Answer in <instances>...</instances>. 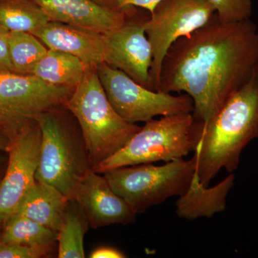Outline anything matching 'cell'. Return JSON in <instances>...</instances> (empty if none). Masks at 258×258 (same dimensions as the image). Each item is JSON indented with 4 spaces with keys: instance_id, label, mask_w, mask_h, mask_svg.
Wrapping results in <instances>:
<instances>
[{
    "instance_id": "cell-13",
    "label": "cell",
    "mask_w": 258,
    "mask_h": 258,
    "mask_svg": "<svg viewBox=\"0 0 258 258\" xmlns=\"http://www.w3.org/2000/svg\"><path fill=\"white\" fill-rule=\"evenodd\" d=\"M48 49L76 56L86 68L96 69L106 62L109 44L106 34L59 22L50 21L34 32Z\"/></svg>"
},
{
    "instance_id": "cell-7",
    "label": "cell",
    "mask_w": 258,
    "mask_h": 258,
    "mask_svg": "<svg viewBox=\"0 0 258 258\" xmlns=\"http://www.w3.org/2000/svg\"><path fill=\"white\" fill-rule=\"evenodd\" d=\"M97 74L112 106L129 123H146L159 115L194 111L192 99L187 94L174 96L169 93L152 91L105 62L98 66Z\"/></svg>"
},
{
    "instance_id": "cell-31",
    "label": "cell",
    "mask_w": 258,
    "mask_h": 258,
    "mask_svg": "<svg viewBox=\"0 0 258 258\" xmlns=\"http://www.w3.org/2000/svg\"><path fill=\"white\" fill-rule=\"evenodd\" d=\"M3 225L2 224H0V231H1L2 227H3Z\"/></svg>"
},
{
    "instance_id": "cell-21",
    "label": "cell",
    "mask_w": 258,
    "mask_h": 258,
    "mask_svg": "<svg viewBox=\"0 0 258 258\" xmlns=\"http://www.w3.org/2000/svg\"><path fill=\"white\" fill-rule=\"evenodd\" d=\"M8 45L13 73L30 76L48 48L31 33L10 31Z\"/></svg>"
},
{
    "instance_id": "cell-6",
    "label": "cell",
    "mask_w": 258,
    "mask_h": 258,
    "mask_svg": "<svg viewBox=\"0 0 258 258\" xmlns=\"http://www.w3.org/2000/svg\"><path fill=\"white\" fill-rule=\"evenodd\" d=\"M195 172L196 161L193 157L189 160L174 159L161 166H124L103 174L114 192L139 215L171 197L184 195Z\"/></svg>"
},
{
    "instance_id": "cell-5",
    "label": "cell",
    "mask_w": 258,
    "mask_h": 258,
    "mask_svg": "<svg viewBox=\"0 0 258 258\" xmlns=\"http://www.w3.org/2000/svg\"><path fill=\"white\" fill-rule=\"evenodd\" d=\"M203 123L192 113L165 115L146 122L118 152L95 166L99 174L124 166L153 164L184 158L194 152Z\"/></svg>"
},
{
    "instance_id": "cell-16",
    "label": "cell",
    "mask_w": 258,
    "mask_h": 258,
    "mask_svg": "<svg viewBox=\"0 0 258 258\" xmlns=\"http://www.w3.org/2000/svg\"><path fill=\"white\" fill-rule=\"evenodd\" d=\"M69 199L52 185L35 181L16 212L57 233L66 216Z\"/></svg>"
},
{
    "instance_id": "cell-12",
    "label": "cell",
    "mask_w": 258,
    "mask_h": 258,
    "mask_svg": "<svg viewBox=\"0 0 258 258\" xmlns=\"http://www.w3.org/2000/svg\"><path fill=\"white\" fill-rule=\"evenodd\" d=\"M74 200L93 229L132 224L137 216L128 204L114 192L105 176L93 169L83 180Z\"/></svg>"
},
{
    "instance_id": "cell-23",
    "label": "cell",
    "mask_w": 258,
    "mask_h": 258,
    "mask_svg": "<svg viewBox=\"0 0 258 258\" xmlns=\"http://www.w3.org/2000/svg\"><path fill=\"white\" fill-rule=\"evenodd\" d=\"M53 246L0 243V258H42L50 255Z\"/></svg>"
},
{
    "instance_id": "cell-3",
    "label": "cell",
    "mask_w": 258,
    "mask_h": 258,
    "mask_svg": "<svg viewBox=\"0 0 258 258\" xmlns=\"http://www.w3.org/2000/svg\"><path fill=\"white\" fill-rule=\"evenodd\" d=\"M64 108L79 123L93 169L124 147L141 128L115 111L93 68H86Z\"/></svg>"
},
{
    "instance_id": "cell-11",
    "label": "cell",
    "mask_w": 258,
    "mask_h": 258,
    "mask_svg": "<svg viewBox=\"0 0 258 258\" xmlns=\"http://www.w3.org/2000/svg\"><path fill=\"white\" fill-rule=\"evenodd\" d=\"M131 18L122 26L106 34L109 52L105 63L153 91L150 78L152 49L144 29L145 20H132Z\"/></svg>"
},
{
    "instance_id": "cell-29",
    "label": "cell",
    "mask_w": 258,
    "mask_h": 258,
    "mask_svg": "<svg viewBox=\"0 0 258 258\" xmlns=\"http://www.w3.org/2000/svg\"><path fill=\"white\" fill-rule=\"evenodd\" d=\"M0 125L11 131V132L18 128L12 121L8 112L5 110L3 102H2L1 96H0Z\"/></svg>"
},
{
    "instance_id": "cell-19",
    "label": "cell",
    "mask_w": 258,
    "mask_h": 258,
    "mask_svg": "<svg viewBox=\"0 0 258 258\" xmlns=\"http://www.w3.org/2000/svg\"><path fill=\"white\" fill-rule=\"evenodd\" d=\"M50 21L33 0H0V25L9 31L32 34Z\"/></svg>"
},
{
    "instance_id": "cell-18",
    "label": "cell",
    "mask_w": 258,
    "mask_h": 258,
    "mask_svg": "<svg viewBox=\"0 0 258 258\" xmlns=\"http://www.w3.org/2000/svg\"><path fill=\"white\" fill-rule=\"evenodd\" d=\"M57 233L15 212L3 224L0 231V243L29 246H54Z\"/></svg>"
},
{
    "instance_id": "cell-22",
    "label": "cell",
    "mask_w": 258,
    "mask_h": 258,
    "mask_svg": "<svg viewBox=\"0 0 258 258\" xmlns=\"http://www.w3.org/2000/svg\"><path fill=\"white\" fill-rule=\"evenodd\" d=\"M215 11L219 21L236 23L250 19L252 13L251 0H208Z\"/></svg>"
},
{
    "instance_id": "cell-28",
    "label": "cell",
    "mask_w": 258,
    "mask_h": 258,
    "mask_svg": "<svg viewBox=\"0 0 258 258\" xmlns=\"http://www.w3.org/2000/svg\"><path fill=\"white\" fill-rule=\"evenodd\" d=\"M13 132L0 125V152H8L11 145Z\"/></svg>"
},
{
    "instance_id": "cell-10",
    "label": "cell",
    "mask_w": 258,
    "mask_h": 258,
    "mask_svg": "<svg viewBox=\"0 0 258 258\" xmlns=\"http://www.w3.org/2000/svg\"><path fill=\"white\" fill-rule=\"evenodd\" d=\"M74 90L52 86L32 75L0 74L2 102L18 128L45 112L64 108Z\"/></svg>"
},
{
    "instance_id": "cell-26",
    "label": "cell",
    "mask_w": 258,
    "mask_h": 258,
    "mask_svg": "<svg viewBox=\"0 0 258 258\" xmlns=\"http://www.w3.org/2000/svg\"><path fill=\"white\" fill-rule=\"evenodd\" d=\"M126 256L119 249L111 247H98L93 251L90 257L91 258H123Z\"/></svg>"
},
{
    "instance_id": "cell-9",
    "label": "cell",
    "mask_w": 258,
    "mask_h": 258,
    "mask_svg": "<svg viewBox=\"0 0 258 258\" xmlns=\"http://www.w3.org/2000/svg\"><path fill=\"white\" fill-rule=\"evenodd\" d=\"M41 138V129L36 119L30 120L13 133L8 164L0 180L2 225L17 212L36 181Z\"/></svg>"
},
{
    "instance_id": "cell-17",
    "label": "cell",
    "mask_w": 258,
    "mask_h": 258,
    "mask_svg": "<svg viewBox=\"0 0 258 258\" xmlns=\"http://www.w3.org/2000/svg\"><path fill=\"white\" fill-rule=\"evenodd\" d=\"M86 71V66L76 56L48 49L37 62L32 76L52 86L75 89Z\"/></svg>"
},
{
    "instance_id": "cell-25",
    "label": "cell",
    "mask_w": 258,
    "mask_h": 258,
    "mask_svg": "<svg viewBox=\"0 0 258 258\" xmlns=\"http://www.w3.org/2000/svg\"><path fill=\"white\" fill-rule=\"evenodd\" d=\"M96 4L117 11L124 12L129 17L134 15V8L128 5V0H92Z\"/></svg>"
},
{
    "instance_id": "cell-30",
    "label": "cell",
    "mask_w": 258,
    "mask_h": 258,
    "mask_svg": "<svg viewBox=\"0 0 258 258\" xmlns=\"http://www.w3.org/2000/svg\"><path fill=\"white\" fill-rule=\"evenodd\" d=\"M3 153H5V152H0V180L3 178V174H4L8 160V156L7 157L5 154H3Z\"/></svg>"
},
{
    "instance_id": "cell-15",
    "label": "cell",
    "mask_w": 258,
    "mask_h": 258,
    "mask_svg": "<svg viewBox=\"0 0 258 258\" xmlns=\"http://www.w3.org/2000/svg\"><path fill=\"white\" fill-rule=\"evenodd\" d=\"M235 183V175L230 173L221 182L212 187L202 184L195 172L189 188L176 203V213L180 218L194 220L200 217L210 218L225 211L229 191Z\"/></svg>"
},
{
    "instance_id": "cell-27",
    "label": "cell",
    "mask_w": 258,
    "mask_h": 258,
    "mask_svg": "<svg viewBox=\"0 0 258 258\" xmlns=\"http://www.w3.org/2000/svg\"><path fill=\"white\" fill-rule=\"evenodd\" d=\"M162 0H128V5L131 8H141L148 10L152 14L156 6Z\"/></svg>"
},
{
    "instance_id": "cell-4",
    "label": "cell",
    "mask_w": 258,
    "mask_h": 258,
    "mask_svg": "<svg viewBox=\"0 0 258 258\" xmlns=\"http://www.w3.org/2000/svg\"><path fill=\"white\" fill-rule=\"evenodd\" d=\"M61 110L45 112L35 118L42 134L35 179L55 186L69 200H74L93 167L81 129L78 132L73 128Z\"/></svg>"
},
{
    "instance_id": "cell-1",
    "label": "cell",
    "mask_w": 258,
    "mask_h": 258,
    "mask_svg": "<svg viewBox=\"0 0 258 258\" xmlns=\"http://www.w3.org/2000/svg\"><path fill=\"white\" fill-rule=\"evenodd\" d=\"M258 64V28L250 19L223 23L216 15L176 40L163 61L159 91L191 97L194 118L209 123Z\"/></svg>"
},
{
    "instance_id": "cell-2",
    "label": "cell",
    "mask_w": 258,
    "mask_h": 258,
    "mask_svg": "<svg viewBox=\"0 0 258 258\" xmlns=\"http://www.w3.org/2000/svg\"><path fill=\"white\" fill-rule=\"evenodd\" d=\"M258 139V64L250 79L225 102L214 118L203 123L194 158L202 184L208 186L222 169H237L241 153Z\"/></svg>"
},
{
    "instance_id": "cell-8",
    "label": "cell",
    "mask_w": 258,
    "mask_h": 258,
    "mask_svg": "<svg viewBox=\"0 0 258 258\" xmlns=\"http://www.w3.org/2000/svg\"><path fill=\"white\" fill-rule=\"evenodd\" d=\"M150 15L143 26L152 49V88L159 91L163 61L171 45L207 25L215 11L208 0H162Z\"/></svg>"
},
{
    "instance_id": "cell-20",
    "label": "cell",
    "mask_w": 258,
    "mask_h": 258,
    "mask_svg": "<svg viewBox=\"0 0 258 258\" xmlns=\"http://www.w3.org/2000/svg\"><path fill=\"white\" fill-rule=\"evenodd\" d=\"M87 219L75 200H69L66 216L57 232V257L83 258V240L88 231Z\"/></svg>"
},
{
    "instance_id": "cell-14",
    "label": "cell",
    "mask_w": 258,
    "mask_h": 258,
    "mask_svg": "<svg viewBox=\"0 0 258 258\" xmlns=\"http://www.w3.org/2000/svg\"><path fill=\"white\" fill-rule=\"evenodd\" d=\"M50 21L107 34L122 26L129 18L124 12L101 6L92 0H33Z\"/></svg>"
},
{
    "instance_id": "cell-24",
    "label": "cell",
    "mask_w": 258,
    "mask_h": 258,
    "mask_svg": "<svg viewBox=\"0 0 258 258\" xmlns=\"http://www.w3.org/2000/svg\"><path fill=\"white\" fill-rule=\"evenodd\" d=\"M9 32V30L0 25V74L13 73L8 45Z\"/></svg>"
}]
</instances>
